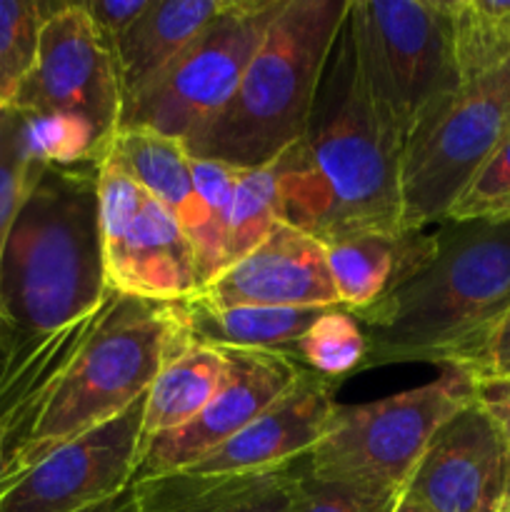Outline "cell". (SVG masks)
I'll return each mask as SVG.
<instances>
[{
	"mask_svg": "<svg viewBox=\"0 0 510 512\" xmlns=\"http://www.w3.org/2000/svg\"><path fill=\"white\" fill-rule=\"evenodd\" d=\"M100 313V310H98ZM98 313L60 333L10 350L0 368V480L15 445L28 435L45 395L93 328Z\"/></svg>",
	"mask_w": 510,
	"mask_h": 512,
	"instance_id": "obj_20",
	"label": "cell"
},
{
	"mask_svg": "<svg viewBox=\"0 0 510 512\" xmlns=\"http://www.w3.org/2000/svg\"><path fill=\"white\" fill-rule=\"evenodd\" d=\"M473 403L470 375L443 368L438 380L363 405H335L308 453L320 480L400 493L440 425Z\"/></svg>",
	"mask_w": 510,
	"mask_h": 512,
	"instance_id": "obj_7",
	"label": "cell"
},
{
	"mask_svg": "<svg viewBox=\"0 0 510 512\" xmlns=\"http://www.w3.org/2000/svg\"><path fill=\"white\" fill-rule=\"evenodd\" d=\"M145 395L98 428L63 440L0 480V512H80L133 488Z\"/></svg>",
	"mask_w": 510,
	"mask_h": 512,
	"instance_id": "obj_11",
	"label": "cell"
},
{
	"mask_svg": "<svg viewBox=\"0 0 510 512\" xmlns=\"http://www.w3.org/2000/svg\"><path fill=\"white\" fill-rule=\"evenodd\" d=\"M190 173H193L195 190L203 203L205 213H208L210 230H213L215 240L223 248V268H225V220H228V205L230 195H233L235 183V168L215 160H200L190 158Z\"/></svg>",
	"mask_w": 510,
	"mask_h": 512,
	"instance_id": "obj_32",
	"label": "cell"
},
{
	"mask_svg": "<svg viewBox=\"0 0 510 512\" xmlns=\"http://www.w3.org/2000/svg\"><path fill=\"white\" fill-rule=\"evenodd\" d=\"M368 340L358 318L345 308H328L295 343L293 360L325 378H345L363 368Z\"/></svg>",
	"mask_w": 510,
	"mask_h": 512,
	"instance_id": "obj_27",
	"label": "cell"
},
{
	"mask_svg": "<svg viewBox=\"0 0 510 512\" xmlns=\"http://www.w3.org/2000/svg\"><path fill=\"white\" fill-rule=\"evenodd\" d=\"M25 113H70L88 120L113 145L123 93L115 58L80 3H63L43 25L38 55L13 98Z\"/></svg>",
	"mask_w": 510,
	"mask_h": 512,
	"instance_id": "obj_12",
	"label": "cell"
},
{
	"mask_svg": "<svg viewBox=\"0 0 510 512\" xmlns=\"http://www.w3.org/2000/svg\"><path fill=\"white\" fill-rule=\"evenodd\" d=\"M388 512H430V510L423 508L420 503H415V500L408 498L405 493H398V495H395L393 505H390Z\"/></svg>",
	"mask_w": 510,
	"mask_h": 512,
	"instance_id": "obj_38",
	"label": "cell"
},
{
	"mask_svg": "<svg viewBox=\"0 0 510 512\" xmlns=\"http://www.w3.org/2000/svg\"><path fill=\"white\" fill-rule=\"evenodd\" d=\"M348 0H283L233 98L183 143L235 170L273 165L303 138Z\"/></svg>",
	"mask_w": 510,
	"mask_h": 512,
	"instance_id": "obj_4",
	"label": "cell"
},
{
	"mask_svg": "<svg viewBox=\"0 0 510 512\" xmlns=\"http://www.w3.org/2000/svg\"><path fill=\"white\" fill-rule=\"evenodd\" d=\"M348 23L365 85L400 143L463 90L450 0H348Z\"/></svg>",
	"mask_w": 510,
	"mask_h": 512,
	"instance_id": "obj_6",
	"label": "cell"
},
{
	"mask_svg": "<svg viewBox=\"0 0 510 512\" xmlns=\"http://www.w3.org/2000/svg\"><path fill=\"white\" fill-rule=\"evenodd\" d=\"M283 0H230L228 8L148 85L123 100L120 130L185 143L228 105Z\"/></svg>",
	"mask_w": 510,
	"mask_h": 512,
	"instance_id": "obj_8",
	"label": "cell"
},
{
	"mask_svg": "<svg viewBox=\"0 0 510 512\" xmlns=\"http://www.w3.org/2000/svg\"><path fill=\"white\" fill-rule=\"evenodd\" d=\"M428 263L383 300L355 310L360 370L433 363L463 370L510 310V218L445 220Z\"/></svg>",
	"mask_w": 510,
	"mask_h": 512,
	"instance_id": "obj_2",
	"label": "cell"
},
{
	"mask_svg": "<svg viewBox=\"0 0 510 512\" xmlns=\"http://www.w3.org/2000/svg\"><path fill=\"white\" fill-rule=\"evenodd\" d=\"M435 250L433 233H355L325 245L340 308L365 310L418 273Z\"/></svg>",
	"mask_w": 510,
	"mask_h": 512,
	"instance_id": "obj_19",
	"label": "cell"
},
{
	"mask_svg": "<svg viewBox=\"0 0 510 512\" xmlns=\"http://www.w3.org/2000/svg\"><path fill=\"white\" fill-rule=\"evenodd\" d=\"M23 113V143L30 168H78L103 163L110 145L80 115Z\"/></svg>",
	"mask_w": 510,
	"mask_h": 512,
	"instance_id": "obj_25",
	"label": "cell"
},
{
	"mask_svg": "<svg viewBox=\"0 0 510 512\" xmlns=\"http://www.w3.org/2000/svg\"><path fill=\"white\" fill-rule=\"evenodd\" d=\"M80 512H138V498H135V488L125 490V493L115 495V498L103 500V503L85 508Z\"/></svg>",
	"mask_w": 510,
	"mask_h": 512,
	"instance_id": "obj_36",
	"label": "cell"
},
{
	"mask_svg": "<svg viewBox=\"0 0 510 512\" xmlns=\"http://www.w3.org/2000/svg\"><path fill=\"white\" fill-rule=\"evenodd\" d=\"M338 380L303 368L300 378L238 435L185 468L195 475L268 473L303 460L335 410Z\"/></svg>",
	"mask_w": 510,
	"mask_h": 512,
	"instance_id": "obj_16",
	"label": "cell"
},
{
	"mask_svg": "<svg viewBox=\"0 0 510 512\" xmlns=\"http://www.w3.org/2000/svg\"><path fill=\"white\" fill-rule=\"evenodd\" d=\"M508 128L510 108L490 80L430 108L400 150V228L445 223Z\"/></svg>",
	"mask_w": 510,
	"mask_h": 512,
	"instance_id": "obj_9",
	"label": "cell"
},
{
	"mask_svg": "<svg viewBox=\"0 0 510 512\" xmlns=\"http://www.w3.org/2000/svg\"><path fill=\"white\" fill-rule=\"evenodd\" d=\"M395 495L398 493L338 483V480H320L305 473L298 512H388Z\"/></svg>",
	"mask_w": 510,
	"mask_h": 512,
	"instance_id": "obj_31",
	"label": "cell"
},
{
	"mask_svg": "<svg viewBox=\"0 0 510 512\" xmlns=\"http://www.w3.org/2000/svg\"><path fill=\"white\" fill-rule=\"evenodd\" d=\"M460 80L475 85L510 60V0H450Z\"/></svg>",
	"mask_w": 510,
	"mask_h": 512,
	"instance_id": "obj_24",
	"label": "cell"
},
{
	"mask_svg": "<svg viewBox=\"0 0 510 512\" xmlns=\"http://www.w3.org/2000/svg\"><path fill=\"white\" fill-rule=\"evenodd\" d=\"M198 295L218 308H340L325 245L285 223Z\"/></svg>",
	"mask_w": 510,
	"mask_h": 512,
	"instance_id": "obj_15",
	"label": "cell"
},
{
	"mask_svg": "<svg viewBox=\"0 0 510 512\" xmlns=\"http://www.w3.org/2000/svg\"><path fill=\"white\" fill-rule=\"evenodd\" d=\"M8 358V345H5V335H3V325H0V368H3V360Z\"/></svg>",
	"mask_w": 510,
	"mask_h": 512,
	"instance_id": "obj_39",
	"label": "cell"
},
{
	"mask_svg": "<svg viewBox=\"0 0 510 512\" xmlns=\"http://www.w3.org/2000/svg\"><path fill=\"white\" fill-rule=\"evenodd\" d=\"M475 218H510V128L448 215V220Z\"/></svg>",
	"mask_w": 510,
	"mask_h": 512,
	"instance_id": "obj_30",
	"label": "cell"
},
{
	"mask_svg": "<svg viewBox=\"0 0 510 512\" xmlns=\"http://www.w3.org/2000/svg\"><path fill=\"white\" fill-rule=\"evenodd\" d=\"M488 80L500 90V95H503L505 103H508V108H510V60L498 70V73L490 75Z\"/></svg>",
	"mask_w": 510,
	"mask_h": 512,
	"instance_id": "obj_37",
	"label": "cell"
},
{
	"mask_svg": "<svg viewBox=\"0 0 510 512\" xmlns=\"http://www.w3.org/2000/svg\"><path fill=\"white\" fill-rule=\"evenodd\" d=\"M108 153L150 198L178 220L193 245L200 283L205 288L223 270V248L210 230L183 143L143 130H120Z\"/></svg>",
	"mask_w": 510,
	"mask_h": 512,
	"instance_id": "obj_17",
	"label": "cell"
},
{
	"mask_svg": "<svg viewBox=\"0 0 510 512\" xmlns=\"http://www.w3.org/2000/svg\"><path fill=\"white\" fill-rule=\"evenodd\" d=\"M98 190L108 288L155 303L198 295L203 283L190 238L110 153L100 163Z\"/></svg>",
	"mask_w": 510,
	"mask_h": 512,
	"instance_id": "obj_10",
	"label": "cell"
},
{
	"mask_svg": "<svg viewBox=\"0 0 510 512\" xmlns=\"http://www.w3.org/2000/svg\"><path fill=\"white\" fill-rule=\"evenodd\" d=\"M278 223L280 200L273 165L235 170L233 195L225 220V268L258 248Z\"/></svg>",
	"mask_w": 510,
	"mask_h": 512,
	"instance_id": "obj_26",
	"label": "cell"
},
{
	"mask_svg": "<svg viewBox=\"0 0 510 512\" xmlns=\"http://www.w3.org/2000/svg\"><path fill=\"white\" fill-rule=\"evenodd\" d=\"M500 512H510V483H508V490H505V498H503V505H500Z\"/></svg>",
	"mask_w": 510,
	"mask_h": 512,
	"instance_id": "obj_40",
	"label": "cell"
},
{
	"mask_svg": "<svg viewBox=\"0 0 510 512\" xmlns=\"http://www.w3.org/2000/svg\"><path fill=\"white\" fill-rule=\"evenodd\" d=\"M463 373H468V375H475V373L510 375V310H508V315H505V318L495 325V330L488 335V340L483 343V348L475 353V358L465 365Z\"/></svg>",
	"mask_w": 510,
	"mask_h": 512,
	"instance_id": "obj_35",
	"label": "cell"
},
{
	"mask_svg": "<svg viewBox=\"0 0 510 512\" xmlns=\"http://www.w3.org/2000/svg\"><path fill=\"white\" fill-rule=\"evenodd\" d=\"M403 143L360 73L348 13L338 30L303 138L273 163L280 223L318 243L398 233Z\"/></svg>",
	"mask_w": 510,
	"mask_h": 512,
	"instance_id": "obj_1",
	"label": "cell"
},
{
	"mask_svg": "<svg viewBox=\"0 0 510 512\" xmlns=\"http://www.w3.org/2000/svg\"><path fill=\"white\" fill-rule=\"evenodd\" d=\"M63 3L0 0V105L13 103L38 55L40 33Z\"/></svg>",
	"mask_w": 510,
	"mask_h": 512,
	"instance_id": "obj_28",
	"label": "cell"
},
{
	"mask_svg": "<svg viewBox=\"0 0 510 512\" xmlns=\"http://www.w3.org/2000/svg\"><path fill=\"white\" fill-rule=\"evenodd\" d=\"M230 0H153L113 50L123 100L168 68Z\"/></svg>",
	"mask_w": 510,
	"mask_h": 512,
	"instance_id": "obj_21",
	"label": "cell"
},
{
	"mask_svg": "<svg viewBox=\"0 0 510 512\" xmlns=\"http://www.w3.org/2000/svg\"><path fill=\"white\" fill-rule=\"evenodd\" d=\"M100 163L45 168L0 250V325L10 350L60 333L110 298Z\"/></svg>",
	"mask_w": 510,
	"mask_h": 512,
	"instance_id": "obj_3",
	"label": "cell"
},
{
	"mask_svg": "<svg viewBox=\"0 0 510 512\" xmlns=\"http://www.w3.org/2000/svg\"><path fill=\"white\" fill-rule=\"evenodd\" d=\"M510 453L475 403L445 420L400 493L430 512H500Z\"/></svg>",
	"mask_w": 510,
	"mask_h": 512,
	"instance_id": "obj_14",
	"label": "cell"
},
{
	"mask_svg": "<svg viewBox=\"0 0 510 512\" xmlns=\"http://www.w3.org/2000/svg\"><path fill=\"white\" fill-rule=\"evenodd\" d=\"M43 170L30 168L23 143V113L13 105H0V250L5 235Z\"/></svg>",
	"mask_w": 510,
	"mask_h": 512,
	"instance_id": "obj_29",
	"label": "cell"
},
{
	"mask_svg": "<svg viewBox=\"0 0 510 512\" xmlns=\"http://www.w3.org/2000/svg\"><path fill=\"white\" fill-rule=\"evenodd\" d=\"M308 455L298 463L245 475L188 470L133 483L138 512H298Z\"/></svg>",
	"mask_w": 510,
	"mask_h": 512,
	"instance_id": "obj_18",
	"label": "cell"
},
{
	"mask_svg": "<svg viewBox=\"0 0 510 512\" xmlns=\"http://www.w3.org/2000/svg\"><path fill=\"white\" fill-rule=\"evenodd\" d=\"M223 353L228 360V373L215 398L183 428L143 440L135 483L178 473L200 463L205 455L218 450L245 425L253 423L303 373V365L290 360L288 355L265 350Z\"/></svg>",
	"mask_w": 510,
	"mask_h": 512,
	"instance_id": "obj_13",
	"label": "cell"
},
{
	"mask_svg": "<svg viewBox=\"0 0 510 512\" xmlns=\"http://www.w3.org/2000/svg\"><path fill=\"white\" fill-rule=\"evenodd\" d=\"M470 393L510 453V375H470Z\"/></svg>",
	"mask_w": 510,
	"mask_h": 512,
	"instance_id": "obj_34",
	"label": "cell"
},
{
	"mask_svg": "<svg viewBox=\"0 0 510 512\" xmlns=\"http://www.w3.org/2000/svg\"><path fill=\"white\" fill-rule=\"evenodd\" d=\"M188 338L218 350H265L293 360L300 335L328 308H218L200 295L178 303Z\"/></svg>",
	"mask_w": 510,
	"mask_h": 512,
	"instance_id": "obj_22",
	"label": "cell"
},
{
	"mask_svg": "<svg viewBox=\"0 0 510 512\" xmlns=\"http://www.w3.org/2000/svg\"><path fill=\"white\" fill-rule=\"evenodd\" d=\"M80 5H83L85 15L93 23L95 33L100 35V40L113 53L115 45L143 18L145 10L153 5V0H88V3Z\"/></svg>",
	"mask_w": 510,
	"mask_h": 512,
	"instance_id": "obj_33",
	"label": "cell"
},
{
	"mask_svg": "<svg viewBox=\"0 0 510 512\" xmlns=\"http://www.w3.org/2000/svg\"><path fill=\"white\" fill-rule=\"evenodd\" d=\"M178 303L110 293L93 328L60 370L5 473L138 403L163 365L188 343Z\"/></svg>",
	"mask_w": 510,
	"mask_h": 512,
	"instance_id": "obj_5",
	"label": "cell"
},
{
	"mask_svg": "<svg viewBox=\"0 0 510 512\" xmlns=\"http://www.w3.org/2000/svg\"><path fill=\"white\" fill-rule=\"evenodd\" d=\"M228 360L210 345L188 340L145 393L143 440L188 425L225 383Z\"/></svg>",
	"mask_w": 510,
	"mask_h": 512,
	"instance_id": "obj_23",
	"label": "cell"
}]
</instances>
